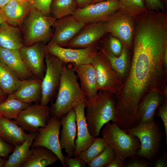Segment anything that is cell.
<instances>
[{
	"instance_id": "9c48e42d",
	"label": "cell",
	"mask_w": 167,
	"mask_h": 167,
	"mask_svg": "<svg viewBox=\"0 0 167 167\" xmlns=\"http://www.w3.org/2000/svg\"><path fill=\"white\" fill-rule=\"evenodd\" d=\"M105 22L107 33L118 38L122 45L132 50L135 27L134 17L118 11Z\"/></svg>"
},
{
	"instance_id": "f1b7e54d",
	"label": "cell",
	"mask_w": 167,
	"mask_h": 167,
	"mask_svg": "<svg viewBox=\"0 0 167 167\" xmlns=\"http://www.w3.org/2000/svg\"><path fill=\"white\" fill-rule=\"evenodd\" d=\"M31 104L7 98L0 104V118L15 120L20 112Z\"/></svg>"
},
{
	"instance_id": "5b68a950",
	"label": "cell",
	"mask_w": 167,
	"mask_h": 167,
	"mask_svg": "<svg viewBox=\"0 0 167 167\" xmlns=\"http://www.w3.org/2000/svg\"><path fill=\"white\" fill-rule=\"evenodd\" d=\"M100 133L114 150L117 158L123 161L127 158L134 157L140 148V143L137 137L128 134L114 122L106 123Z\"/></svg>"
},
{
	"instance_id": "8d00e7d4",
	"label": "cell",
	"mask_w": 167,
	"mask_h": 167,
	"mask_svg": "<svg viewBox=\"0 0 167 167\" xmlns=\"http://www.w3.org/2000/svg\"><path fill=\"white\" fill-rule=\"evenodd\" d=\"M64 161L66 165L69 167H86V164L79 156L74 158L64 156Z\"/></svg>"
},
{
	"instance_id": "f35d334b",
	"label": "cell",
	"mask_w": 167,
	"mask_h": 167,
	"mask_svg": "<svg viewBox=\"0 0 167 167\" xmlns=\"http://www.w3.org/2000/svg\"><path fill=\"white\" fill-rule=\"evenodd\" d=\"M146 6L148 10L163 11L165 6L161 0H145Z\"/></svg>"
},
{
	"instance_id": "83f0119b",
	"label": "cell",
	"mask_w": 167,
	"mask_h": 167,
	"mask_svg": "<svg viewBox=\"0 0 167 167\" xmlns=\"http://www.w3.org/2000/svg\"><path fill=\"white\" fill-rule=\"evenodd\" d=\"M23 80L18 79L0 59V88L8 96L17 90Z\"/></svg>"
},
{
	"instance_id": "8992f818",
	"label": "cell",
	"mask_w": 167,
	"mask_h": 167,
	"mask_svg": "<svg viewBox=\"0 0 167 167\" xmlns=\"http://www.w3.org/2000/svg\"><path fill=\"white\" fill-rule=\"evenodd\" d=\"M45 61L46 69L42 80L41 96L40 104L46 105L56 97L65 64L47 51Z\"/></svg>"
},
{
	"instance_id": "d590c367",
	"label": "cell",
	"mask_w": 167,
	"mask_h": 167,
	"mask_svg": "<svg viewBox=\"0 0 167 167\" xmlns=\"http://www.w3.org/2000/svg\"><path fill=\"white\" fill-rule=\"evenodd\" d=\"M156 114L161 118L163 123L166 135V144L167 146V99H165L158 108Z\"/></svg>"
},
{
	"instance_id": "f907efd6",
	"label": "cell",
	"mask_w": 167,
	"mask_h": 167,
	"mask_svg": "<svg viewBox=\"0 0 167 167\" xmlns=\"http://www.w3.org/2000/svg\"><path fill=\"white\" fill-rule=\"evenodd\" d=\"M106 0H94V1H93L92 4L98 2H101V1H106Z\"/></svg>"
},
{
	"instance_id": "6da1fadb",
	"label": "cell",
	"mask_w": 167,
	"mask_h": 167,
	"mask_svg": "<svg viewBox=\"0 0 167 167\" xmlns=\"http://www.w3.org/2000/svg\"><path fill=\"white\" fill-rule=\"evenodd\" d=\"M85 117L91 134L98 137L106 123L114 122L116 114L117 99L111 92L99 90L93 98L85 101Z\"/></svg>"
},
{
	"instance_id": "7a4b0ae2",
	"label": "cell",
	"mask_w": 167,
	"mask_h": 167,
	"mask_svg": "<svg viewBox=\"0 0 167 167\" xmlns=\"http://www.w3.org/2000/svg\"><path fill=\"white\" fill-rule=\"evenodd\" d=\"M75 72L65 64L60 84L50 115L60 119L77 105L87 100L82 91Z\"/></svg>"
},
{
	"instance_id": "b9f144b4",
	"label": "cell",
	"mask_w": 167,
	"mask_h": 167,
	"mask_svg": "<svg viewBox=\"0 0 167 167\" xmlns=\"http://www.w3.org/2000/svg\"><path fill=\"white\" fill-rule=\"evenodd\" d=\"M78 8L86 7L92 3L94 0H75Z\"/></svg>"
},
{
	"instance_id": "1f68e13d",
	"label": "cell",
	"mask_w": 167,
	"mask_h": 167,
	"mask_svg": "<svg viewBox=\"0 0 167 167\" xmlns=\"http://www.w3.org/2000/svg\"><path fill=\"white\" fill-rule=\"evenodd\" d=\"M119 11L134 17L141 15L148 10L145 0H119Z\"/></svg>"
},
{
	"instance_id": "c3c4849f",
	"label": "cell",
	"mask_w": 167,
	"mask_h": 167,
	"mask_svg": "<svg viewBox=\"0 0 167 167\" xmlns=\"http://www.w3.org/2000/svg\"><path fill=\"white\" fill-rule=\"evenodd\" d=\"M5 22H6V21L5 18L0 11V24Z\"/></svg>"
},
{
	"instance_id": "836d02e7",
	"label": "cell",
	"mask_w": 167,
	"mask_h": 167,
	"mask_svg": "<svg viewBox=\"0 0 167 167\" xmlns=\"http://www.w3.org/2000/svg\"><path fill=\"white\" fill-rule=\"evenodd\" d=\"M97 46L106 48L116 56H118L121 54L122 49V45L121 41L111 35L104 42L102 43L99 42Z\"/></svg>"
},
{
	"instance_id": "7bdbcfd3",
	"label": "cell",
	"mask_w": 167,
	"mask_h": 167,
	"mask_svg": "<svg viewBox=\"0 0 167 167\" xmlns=\"http://www.w3.org/2000/svg\"><path fill=\"white\" fill-rule=\"evenodd\" d=\"M125 166L124 161L119 158H116L110 163L106 167H123Z\"/></svg>"
},
{
	"instance_id": "7402d4cb",
	"label": "cell",
	"mask_w": 167,
	"mask_h": 167,
	"mask_svg": "<svg viewBox=\"0 0 167 167\" xmlns=\"http://www.w3.org/2000/svg\"><path fill=\"white\" fill-rule=\"evenodd\" d=\"M31 9L28 0H10L0 11L6 22L21 27Z\"/></svg>"
},
{
	"instance_id": "e575fe53",
	"label": "cell",
	"mask_w": 167,
	"mask_h": 167,
	"mask_svg": "<svg viewBox=\"0 0 167 167\" xmlns=\"http://www.w3.org/2000/svg\"><path fill=\"white\" fill-rule=\"evenodd\" d=\"M53 0H28L31 9H34L44 14L51 15L50 6Z\"/></svg>"
},
{
	"instance_id": "5bb4252c",
	"label": "cell",
	"mask_w": 167,
	"mask_h": 167,
	"mask_svg": "<svg viewBox=\"0 0 167 167\" xmlns=\"http://www.w3.org/2000/svg\"><path fill=\"white\" fill-rule=\"evenodd\" d=\"M107 33L105 21L86 24L64 47L84 48L96 47Z\"/></svg>"
},
{
	"instance_id": "2e32d148",
	"label": "cell",
	"mask_w": 167,
	"mask_h": 167,
	"mask_svg": "<svg viewBox=\"0 0 167 167\" xmlns=\"http://www.w3.org/2000/svg\"><path fill=\"white\" fill-rule=\"evenodd\" d=\"M62 128L60 131V146L67 156H74L75 150V139L77 136L76 114L74 109L60 119Z\"/></svg>"
},
{
	"instance_id": "ab89813d",
	"label": "cell",
	"mask_w": 167,
	"mask_h": 167,
	"mask_svg": "<svg viewBox=\"0 0 167 167\" xmlns=\"http://www.w3.org/2000/svg\"><path fill=\"white\" fill-rule=\"evenodd\" d=\"M152 165L151 163L144 161L141 159H135L132 160L126 165V167H149Z\"/></svg>"
},
{
	"instance_id": "60d3db41",
	"label": "cell",
	"mask_w": 167,
	"mask_h": 167,
	"mask_svg": "<svg viewBox=\"0 0 167 167\" xmlns=\"http://www.w3.org/2000/svg\"><path fill=\"white\" fill-rule=\"evenodd\" d=\"M155 160L153 166L154 167H167V155L163 152L159 157H157Z\"/></svg>"
},
{
	"instance_id": "f6af8a7d",
	"label": "cell",
	"mask_w": 167,
	"mask_h": 167,
	"mask_svg": "<svg viewBox=\"0 0 167 167\" xmlns=\"http://www.w3.org/2000/svg\"><path fill=\"white\" fill-rule=\"evenodd\" d=\"M8 96L6 95L0 88V104L5 101Z\"/></svg>"
},
{
	"instance_id": "ac0fdd59",
	"label": "cell",
	"mask_w": 167,
	"mask_h": 167,
	"mask_svg": "<svg viewBox=\"0 0 167 167\" xmlns=\"http://www.w3.org/2000/svg\"><path fill=\"white\" fill-rule=\"evenodd\" d=\"M72 64L71 68L79 80L80 88L87 99L90 100L93 98L99 91L94 67L91 63Z\"/></svg>"
},
{
	"instance_id": "d4e9b609",
	"label": "cell",
	"mask_w": 167,
	"mask_h": 167,
	"mask_svg": "<svg viewBox=\"0 0 167 167\" xmlns=\"http://www.w3.org/2000/svg\"><path fill=\"white\" fill-rule=\"evenodd\" d=\"M58 160L55 154L46 148L31 147L21 167H44L53 164Z\"/></svg>"
},
{
	"instance_id": "7dc6e473",
	"label": "cell",
	"mask_w": 167,
	"mask_h": 167,
	"mask_svg": "<svg viewBox=\"0 0 167 167\" xmlns=\"http://www.w3.org/2000/svg\"><path fill=\"white\" fill-rule=\"evenodd\" d=\"M6 160L4 158L0 157V167H3Z\"/></svg>"
},
{
	"instance_id": "ee69618b",
	"label": "cell",
	"mask_w": 167,
	"mask_h": 167,
	"mask_svg": "<svg viewBox=\"0 0 167 167\" xmlns=\"http://www.w3.org/2000/svg\"><path fill=\"white\" fill-rule=\"evenodd\" d=\"M162 62L164 69L167 71V44L165 45L163 52Z\"/></svg>"
},
{
	"instance_id": "52a82bcc",
	"label": "cell",
	"mask_w": 167,
	"mask_h": 167,
	"mask_svg": "<svg viewBox=\"0 0 167 167\" xmlns=\"http://www.w3.org/2000/svg\"><path fill=\"white\" fill-rule=\"evenodd\" d=\"M91 64L95 69L99 91H106L116 94L122 86V83L112 67L106 56L98 50Z\"/></svg>"
},
{
	"instance_id": "484cf974",
	"label": "cell",
	"mask_w": 167,
	"mask_h": 167,
	"mask_svg": "<svg viewBox=\"0 0 167 167\" xmlns=\"http://www.w3.org/2000/svg\"><path fill=\"white\" fill-rule=\"evenodd\" d=\"M24 46L20 29L6 22L0 24V46L12 49H19Z\"/></svg>"
},
{
	"instance_id": "603a6c76",
	"label": "cell",
	"mask_w": 167,
	"mask_h": 167,
	"mask_svg": "<svg viewBox=\"0 0 167 167\" xmlns=\"http://www.w3.org/2000/svg\"><path fill=\"white\" fill-rule=\"evenodd\" d=\"M96 47L107 57L112 67L118 76L122 84L126 80L130 72L131 59L130 51L131 50L122 45L121 54L116 56L104 47L99 46Z\"/></svg>"
},
{
	"instance_id": "4dcf8cb0",
	"label": "cell",
	"mask_w": 167,
	"mask_h": 167,
	"mask_svg": "<svg viewBox=\"0 0 167 167\" xmlns=\"http://www.w3.org/2000/svg\"><path fill=\"white\" fill-rule=\"evenodd\" d=\"M109 145L103 138L96 137L89 147L80 152L78 156L88 164L101 153Z\"/></svg>"
},
{
	"instance_id": "9a60e30c",
	"label": "cell",
	"mask_w": 167,
	"mask_h": 167,
	"mask_svg": "<svg viewBox=\"0 0 167 167\" xmlns=\"http://www.w3.org/2000/svg\"><path fill=\"white\" fill-rule=\"evenodd\" d=\"M85 24L73 15L56 19L53 26V34L50 41L64 47Z\"/></svg>"
},
{
	"instance_id": "44dd1931",
	"label": "cell",
	"mask_w": 167,
	"mask_h": 167,
	"mask_svg": "<svg viewBox=\"0 0 167 167\" xmlns=\"http://www.w3.org/2000/svg\"><path fill=\"white\" fill-rule=\"evenodd\" d=\"M42 80L37 79L23 81L19 88L7 98L24 103H40L42 93Z\"/></svg>"
},
{
	"instance_id": "d6a6232c",
	"label": "cell",
	"mask_w": 167,
	"mask_h": 167,
	"mask_svg": "<svg viewBox=\"0 0 167 167\" xmlns=\"http://www.w3.org/2000/svg\"><path fill=\"white\" fill-rule=\"evenodd\" d=\"M116 158L114 150L109 145L101 153L88 165L89 167H106Z\"/></svg>"
},
{
	"instance_id": "277c9868",
	"label": "cell",
	"mask_w": 167,
	"mask_h": 167,
	"mask_svg": "<svg viewBox=\"0 0 167 167\" xmlns=\"http://www.w3.org/2000/svg\"><path fill=\"white\" fill-rule=\"evenodd\" d=\"M128 134L137 137L141 146L136 155L153 162L158 156L161 150L162 135L159 123L154 120L148 123L139 124L136 126L124 130Z\"/></svg>"
},
{
	"instance_id": "816d5d0a",
	"label": "cell",
	"mask_w": 167,
	"mask_h": 167,
	"mask_svg": "<svg viewBox=\"0 0 167 167\" xmlns=\"http://www.w3.org/2000/svg\"></svg>"
},
{
	"instance_id": "d6986e66",
	"label": "cell",
	"mask_w": 167,
	"mask_h": 167,
	"mask_svg": "<svg viewBox=\"0 0 167 167\" xmlns=\"http://www.w3.org/2000/svg\"><path fill=\"white\" fill-rule=\"evenodd\" d=\"M0 59L19 79H36L25 66L19 49H7L0 46Z\"/></svg>"
},
{
	"instance_id": "bcb514c9",
	"label": "cell",
	"mask_w": 167,
	"mask_h": 167,
	"mask_svg": "<svg viewBox=\"0 0 167 167\" xmlns=\"http://www.w3.org/2000/svg\"><path fill=\"white\" fill-rule=\"evenodd\" d=\"M10 0H0V11L7 4Z\"/></svg>"
},
{
	"instance_id": "e0dca14e",
	"label": "cell",
	"mask_w": 167,
	"mask_h": 167,
	"mask_svg": "<svg viewBox=\"0 0 167 167\" xmlns=\"http://www.w3.org/2000/svg\"><path fill=\"white\" fill-rule=\"evenodd\" d=\"M85 102H80L73 108L76 114L77 136L75 140V157L88 148L96 138L91 134L88 130L85 114Z\"/></svg>"
},
{
	"instance_id": "f546056e",
	"label": "cell",
	"mask_w": 167,
	"mask_h": 167,
	"mask_svg": "<svg viewBox=\"0 0 167 167\" xmlns=\"http://www.w3.org/2000/svg\"><path fill=\"white\" fill-rule=\"evenodd\" d=\"M75 0H53L51 15L56 19L73 15L78 9Z\"/></svg>"
},
{
	"instance_id": "30bf717a",
	"label": "cell",
	"mask_w": 167,
	"mask_h": 167,
	"mask_svg": "<svg viewBox=\"0 0 167 167\" xmlns=\"http://www.w3.org/2000/svg\"><path fill=\"white\" fill-rule=\"evenodd\" d=\"M119 0H107L78 8L73 16L85 24L105 21L119 11Z\"/></svg>"
},
{
	"instance_id": "7c38bea8",
	"label": "cell",
	"mask_w": 167,
	"mask_h": 167,
	"mask_svg": "<svg viewBox=\"0 0 167 167\" xmlns=\"http://www.w3.org/2000/svg\"><path fill=\"white\" fill-rule=\"evenodd\" d=\"M47 52L54 55L63 63L76 64L91 63L98 49L96 47L71 48L58 45L50 41L45 45Z\"/></svg>"
},
{
	"instance_id": "4316f807",
	"label": "cell",
	"mask_w": 167,
	"mask_h": 167,
	"mask_svg": "<svg viewBox=\"0 0 167 167\" xmlns=\"http://www.w3.org/2000/svg\"><path fill=\"white\" fill-rule=\"evenodd\" d=\"M38 132H30L26 139L15 147L3 167H21L26 159L32 142Z\"/></svg>"
},
{
	"instance_id": "681fc988",
	"label": "cell",
	"mask_w": 167,
	"mask_h": 167,
	"mask_svg": "<svg viewBox=\"0 0 167 167\" xmlns=\"http://www.w3.org/2000/svg\"><path fill=\"white\" fill-rule=\"evenodd\" d=\"M165 6H167V0H161Z\"/></svg>"
},
{
	"instance_id": "4fadbf2b",
	"label": "cell",
	"mask_w": 167,
	"mask_h": 167,
	"mask_svg": "<svg viewBox=\"0 0 167 167\" xmlns=\"http://www.w3.org/2000/svg\"><path fill=\"white\" fill-rule=\"evenodd\" d=\"M19 51L28 70L36 79L42 80L46 69L45 58L47 51L45 45L39 42L28 46H24Z\"/></svg>"
},
{
	"instance_id": "ba28073f",
	"label": "cell",
	"mask_w": 167,
	"mask_h": 167,
	"mask_svg": "<svg viewBox=\"0 0 167 167\" xmlns=\"http://www.w3.org/2000/svg\"><path fill=\"white\" fill-rule=\"evenodd\" d=\"M61 123L60 119L50 116L46 126L41 128L35 137L31 147L42 146L52 151L64 167H66L59 142Z\"/></svg>"
},
{
	"instance_id": "74e56055",
	"label": "cell",
	"mask_w": 167,
	"mask_h": 167,
	"mask_svg": "<svg viewBox=\"0 0 167 167\" xmlns=\"http://www.w3.org/2000/svg\"><path fill=\"white\" fill-rule=\"evenodd\" d=\"M15 147L6 142L0 136V157L4 158L13 151Z\"/></svg>"
},
{
	"instance_id": "ffe728a7",
	"label": "cell",
	"mask_w": 167,
	"mask_h": 167,
	"mask_svg": "<svg viewBox=\"0 0 167 167\" xmlns=\"http://www.w3.org/2000/svg\"><path fill=\"white\" fill-rule=\"evenodd\" d=\"M165 99H167L161 93L156 91L151 92L146 95L137 108L139 124L148 123L153 121L158 108Z\"/></svg>"
},
{
	"instance_id": "3957f363",
	"label": "cell",
	"mask_w": 167,
	"mask_h": 167,
	"mask_svg": "<svg viewBox=\"0 0 167 167\" xmlns=\"http://www.w3.org/2000/svg\"><path fill=\"white\" fill-rule=\"evenodd\" d=\"M56 20L51 15L31 9L22 25L24 46L39 42L45 45L53 36L52 28Z\"/></svg>"
},
{
	"instance_id": "8fae6325",
	"label": "cell",
	"mask_w": 167,
	"mask_h": 167,
	"mask_svg": "<svg viewBox=\"0 0 167 167\" xmlns=\"http://www.w3.org/2000/svg\"><path fill=\"white\" fill-rule=\"evenodd\" d=\"M50 117V107L48 105L33 103L23 110L15 121L24 130L38 132L46 126Z\"/></svg>"
},
{
	"instance_id": "cb8c5ba5",
	"label": "cell",
	"mask_w": 167,
	"mask_h": 167,
	"mask_svg": "<svg viewBox=\"0 0 167 167\" xmlns=\"http://www.w3.org/2000/svg\"><path fill=\"white\" fill-rule=\"evenodd\" d=\"M29 134L19 126L15 121L0 118V136L15 147L22 143Z\"/></svg>"
}]
</instances>
